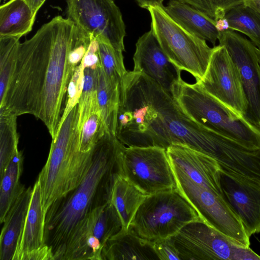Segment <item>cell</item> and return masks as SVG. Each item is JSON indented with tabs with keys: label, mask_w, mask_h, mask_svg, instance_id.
<instances>
[{
	"label": "cell",
	"mask_w": 260,
	"mask_h": 260,
	"mask_svg": "<svg viewBox=\"0 0 260 260\" xmlns=\"http://www.w3.org/2000/svg\"><path fill=\"white\" fill-rule=\"evenodd\" d=\"M75 24L57 16L28 40L20 43L4 107L17 116L31 114L56 138L62 105L76 67L69 60Z\"/></svg>",
	"instance_id": "1"
},
{
	"label": "cell",
	"mask_w": 260,
	"mask_h": 260,
	"mask_svg": "<svg viewBox=\"0 0 260 260\" xmlns=\"http://www.w3.org/2000/svg\"><path fill=\"white\" fill-rule=\"evenodd\" d=\"M213 131L191 119L172 95L141 72H127L119 85L115 136L126 147L186 146L207 154Z\"/></svg>",
	"instance_id": "2"
},
{
	"label": "cell",
	"mask_w": 260,
	"mask_h": 260,
	"mask_svg": "<svg viewBox=\"0 0 260 260\" xmlns=\"http://www.w3.org/2000/svg\"><path fill=\"white\" fill-rule=\"evenodd\" d=\"M125 146L115 135L106 133L92 149L91 166L80 183L47 210L44 243L51 249L53 257L79 221L111 201L115 181L123 177L122 154Z\"/></svg>",
	"instance_id": "3"
},
{
	"label": "cell",
	"mask_w": 260,
	"mask_h": 260,
	"mask_svg": "<svg viewBox=\"0 0 260 260\" xmlns=\"http://www.w3.org/2000/svg\"><path fill=\"white\" fill-rule=\"evenodd\" d=\"M79 120L78 104L65 118L56 138L52 141L47 160L39 175L37 180L45 215L55 201L80 183L91 166L92 149L87 152L80 150Z\"/></svg>",
	"instance_id": "4"
},
{
	"label": "cell",
	"mask_w": 260,
	"mask_h": 260,
	"mask_svg": "<svg viewBox=\"0 0 260 260\" xmlns=\"http://www.w3.org/2000/svg\"><path fill=\"white\" fill-rule=\"evenodd\" d=\"M171 166L177 189L201 219L230 239H240L245 234V228L223 198L220 172L200 164Z\"/></svg>",
	"instance_id": "5"
},
{
	"label": "cell",
	"mask_w": 260,
	"mask_h": 260,
	"mask_svg": "<svg viewBox=\"0 0 260 260\" xmlns=\"http://www.w3.org/2000/svg\"><path fill=\"white\" fill-rule=\"evenodd\" d=\"M171 93L194 121L248 148H260V128L209 93L199 82L188 83L180 75L172 85Z\"/></svg>",
	"instance_id": "6"
},
{
	"label": "cell",
	"mask_w": 260,
	"mask_h": 260,
	"mask_svg": "<svg viewBox=\"0 0 260 260\" xmlns=\"http://www.w3.org/2000/svg\"><path fill=\"white\" fill-rule=\"evenodd\" d=\"M151 29L170 61L181 71L192 75L196 81L204 77L214 50L206 41L177 23L162 6H149Z\"/></svg>",
	"instance_id": "7"
},
{
	"label": "cell",
	"mask_w": 260,
	"mask_h": 260,
	"mask_svg": "<svg viewBox=\"0 0 260 260\" xmlns=\"http://www.w3.org/2000/svg\"><path fill=\"white\" fill-rule=\"evenodd\" d=\"M200 219L196 209L175 189L147 196L128 229L153 241L171 237L187 223Z\"/></svg>",
	"instance_id": "8"
},
{
	"label": "cell",
	"mask_w": 260,
	"mask_h": 260,
	"mask_svg": "<svg viewBox=\"0 0 260 260\" xmlns=\"http://www.w3.org/2000/svg\"><path fill=\"white\" fill-rule=\"evenodd\" d=\"M171 238L180 260H260L249 247L239 244L201 219L187 223Z\"/></svg>",
	"instance_id": "9"
},
{
	"label": "cell",
	"mask_w": 260,
	"mask_h": 260,
	"mask_svg": "<svg viewBox=\"0 0 260 260\" xmlns=\"http://www.w3.org/2000/svg\"><path fill=\"white\" fill-rule=\"evenodd\" d=\"M122 229L121 218L110 201L79 222L53 260H102L108 240Z\"/></svg>",
	"instance_id": "10"
},
{
	"label": "cell",
	"mask_w": 260,
	"mask_h": 260,
	"mask_svg": "<svg viewBox=\"0 0 260 260\" xmlns=\"http://www.w3.org/2000/svg\"><path fill=\"white\" fill-rule=\"evenodd\" d=\"M122 164L123 177L147 196L177 189L165 148L125 146Z\"/></svg>",
	"instance_id": "11"
},
{
	"label": "cell",
	"mask_w": 260,
	"mask_h": 260,
	"mask_svg": "<svg viewBox=\"0 0 260 260\" xmlns=\"http://www.w3.org/2000/svg\"><path fill=\"white\" fill-rule=\"evenodd\" d=\"M67 18L96 38L125 51V26L114 0H66Z\"/></svg>",
	"instance_id": "12"
},
{
	"label": "cell",
	"mask_w": 260,
	"mask_h": 260,
	"mask_svg": "<svg viewBox=\"0 0 260 260\" xmlns=\"http://www.w3.org/2000/svg\"><path fill=\"white\" fill-rule=\"evenodd\" d=\"M198 82L213 96L245 116L248 102L240 73L224 46H214L206 72Z\"/></svg>",
	"instance_id": "13"
},
{
	"label": "cell",
	"mask_w": 260,
	"mask_h": 260,
	"mask_svg": "<svg viewBox=\"0 0 260 260\" xmlns=\"http://www.w3.org/2000/svg\"><path fill=\"white\" fill-rule=\"evenodd\" d=\"M218 41L219 45L225 47L239 70L248 102L244 117L260 128V65L256 47L230 29L219 31Z\"/></svg>",
	"instance_id": "14"
},
{
	"label": "cell",
	"mask_w": 260,
	"mask_h": 260,
	"mask_svg": "<svg viewBox=\"0 0 260 260\" xmlns=\"http://www.w3.org/2000/svg\"><path fill=\"white\" fill-rule=\"evenodd\" d=\"M220 166L223 199L241 219L249 237L260 233V179Z\"/></svg>",
	"instance_id": "15"
},
{
	"label": "cell",
	"mask_w": 260,
	"mask_h": 260,
	"mask_svg": "<svg viewBox=\"0 0 260 260\" xmlns=\"http://www.w3.org/2000/svg\"><path fill=\"white\" fill-rule=\"evenodd\" d=\"M133 60V71L145 74L172 94V85L181 71L170 61L151 29L137 40Z\"/></svg>",
	"instance_id": "16"
},
{
	"label": "cell",
	"mask_w": 260,
	"mask_h": 260,
	"mask_svg": "<svg viewBox=\"0 0 260 260\" xmlns=\"http://www.w3.org/2000/svg\"><path fill=\"white\" fill-rule=\"evenodd\" d=\"M153 242L133 231L122 230L110 238L102 251V260H158Z\"/></svg>",
	"instance_id": "17"
},
{
	"label": "cell",
	"mask_w": 260,
	"mask_h": 260,
	"mask_svg": "<svg viewBox=\"0 0 260 260\" xmlns=\"http://www.w3.org/2000/svg\"><path fill=\"white\" fill-rule=\"evenodd\" d=\"M45 215L43 210L39 182L33 187L27 215L13 260H21L26 254L44 247Z\"/></svg>",
	"instance_id": "18"
},
{
	"label": "cell",
	"mask_w": 260,
	"mask_h": 260,
	"mask_svg": "<svg viewBox=\"0 0 260 260\" xmlns=\"http://www.w3.org/2000/svg\"><path fill=\"white\" fill-rule=\"evenodd\" d=\"M32 188H24L7 212L0 236V259L13 260L31 200Z\"/></svg>",
	"instance_id": "19"
},
{
	"label": "cell",
	"mask_w": 260,
	"mask_h": 260,
	"mask_svg": "<svg viewBox=\"0 0 260 260\" xmlns=\"http://www.w3.org/2000/svg\"><path fill=\"white\" fill-rule=\"evenodd\" d=\"M164 9L172 19L186 30L215 46L219 31L214 20L180 0H170Z\"/></svg>",
	"instance_id": "20"
},
{
	"label": "cell",
	"mask_w": 260,
	"mask_h": 260,
	"mask_svg": "<svg viewBox=\"0 0 260 260\" xmlns=\"http://www.w3.org/2000/svg\"><path fill=\"white\" fill-rule=\"evenodd\" d=\"M35 16L24 0H10L0 6V38H20L32 29Z\"/></svg>",
	"instance_id": "21"
},
{
	"label": "cell",
	"mask_w": 260,
	"mask_h": 260,
	"mask_svg": "<svg viewBox=\"0 0 260 260\" xmlns=\"http://www.w3.org/2000/svg\"><path fill=\"white\" fill-rule=\"evenodd\" d=\"M119 84L111 82L102 65L97 68L96 93L99 109L107 132L115 136L119 105Z\"/></svg>",
	"instance_id": "22"
},
{
	"label": "cell",
	"mask_w": 260,
	"mask_h": 260,
	"mask_svg": "<svg viewBox=\"0 0 260 260\" xmlns=\"http://www.w3.org/2000/svg\"><path fill=\"white\" fill-rule=\"evenodd\" d=\"M147 196L124 177L116 180L111 201L121 218L123 230L128 229L137 210Z\"/></svg>",
	"instance_id": "23"
},
{
	"label": "cell",
	"mask_w": 260,
	"mask_h": 260,
	"mask_svg": "<svg viewBox=\"0 0 260 260\" xmlns=\"http://www.w3.org/2000/svg\"><path fill=\"white\" fill-rule=\"evenodd\" d=\"M23 156L18 151L13 156L0 177V221L3 223L5 217L12 204L25 188L20 182L23 170Z\"/></svg>",
	"instance_id": "24"
},
{
	"label": "cell",
	"mask_w": 260,
	"mask_h": 260,
	"mask_svg": "<svg viewBox=\"0 0 260 260\" xmlns=\"http://www.w3.org/2000/svg\"><path fill=\"white\" fill-rule=\"evenodd\" d=\"M227 28L242 32L260 49V14L241 4L226 13L224 18Z\"/></svg>",
	"instance_id": "25"
},
{
	"label": "cell",
	"mask_w": 260,
	"mask_h": 260,
	"mask_svg": "<svg viewBox=\"0 0 260 260\" xmlns=\"http://www.w3.org/2000/svg\"><path fill=\"white\" fill-rule=\"evenodd\" d=\"M17 117L6 108H0V177L19 151Z\"/></svg>",
	"instance_id": "26"
},
{
	"label": "cell",
	"mask_w": 260,
	"mask_h": 260,
	"mask_svg": "<svg viewBox=\"0 0 260 260\" xmlns=\"http://www.w3.org/2000/svg\"><path fill=\"white\" fill-rule=\"evenodd\" d=\"M96 39L103 70L109 80L119 84L127 72L124 64L123 52L115 48L109 43Z\"/></svg>",
	"instance_id": "27"
},
{
	"label": "cell",
	"mask_w": 260,
	"mask_h": 260,
	"mask_svg": "<svg viewBox=\"0 0 260 260\" xmlns=\"http://www.w3.org/2000/svg\"><path fill=\"white\" fill-rule=\"evenodd\" d=\"M19 39L14 37L0 38V101L5 96L14 69Z\"/></svg>",
	"instance_id": "28"
},
{
	"label": "cell",
	"mask_w": 260,
	"mask_h": 260,
	"mask_svg": "<svg viewBox=\"0 0 260 260\" xmlns=\"http://www.w3.org/2000/svg\"><path fill=\"white\" fill-rule=\"evenodd\" d=\"M98 67L84 68L83 87L78 103L79 109V127L80 131L83 124L89 116L92 108L98 105L96 93Z\"/></svg>",
	"instance_id": "29"
},
{
	"label": "cell",
	"mask_w": 260,
	"mask_h": 260,
	"mask_svg": "<svg viewBox=\"0 0 260 260\" xmlns=\"http://www.w3.org/2000/svg\"><path fill=\"white\" fill-rule=\"evenodd\" d=\"M107 132L99 105L93 107L81 131L80 150L82 152L91 150Z\"/></svg>",
	"instance_id": "30"
},
{
	"label": "cell",
	"mask_w": 260,
	"mask_h": 260,
	"mask_svg": "<svg viewBox=\"0 0 260 260\" xmlns=\"http://www.w3.org/2000/svg\"><path fill=\"white\" fill-rule=\"evenodd\" d=\"M197 9L215 22L224 19L234 8L243 4L244 0H180Z\"/></svg>",
	"instance_id": "31"
},
{
	"label": "cell",
	"mask_w": 260,
	"mask_h": 260,
	"mask_svg": "<svg viewBox=\"0 0 260 260\" xmlns=\"http://www.w3.org/2000/svg\"><path fill=\"white\" fill-rule=\"evenodd\" d=\"M84 78V67L81 61L76 67L68 85L65 107L62 114L59 128L70 111L79 103L83 89Z\"/></svg>",
	"instance_id": "32"
},
{
	"label": "cell",
	"mask_w": 260,
	"mask_h": 260,
	"mask_svg": "<svg viewBox=\"0 0 260 260\" xmlns=\"http://www.w3.org/2000/svg\"><path fill=\"white\" fill-rule=\"evenodd\" d=\"M155 252L159 260H180L171 237L153 241Z\"/></svg>",
	"instance_id": "33"
},
{
	"label": "cell",
	"mask_w": 260,
	"mask_h": 260,
	"mask_svg": "<svg viewBox=\"0 0 260 260\" xmlns=\"http://www.w3.org/2000/svg\"><path fill=\"white\" fill-rule=\"evenodd\" d=\"M30 8L34 15L36 16L40 8L44 4L46 0H24Z\"/></svg>",
	"instance_id": "34"
},
{
	"label": "cell",
	"mask_w": 260,
	"mask_h": 260,
	"mask_svg": "<svg viewBox=\"0 0 260 260\" xmlns=\"http://www.w3.org/2000/svg\"><path fill=\"white\" fill-rule=\"evenodd\" d=\"M243 4L260 14V0H244Z\"/></svg>",
	"instance_id": "35"
},
{
	"label": "cell",
	"mask_w": 260,
	"mask_h": 260,
	"mask_svg": "<svg viewBox=\"0 0 260 260\" xmlns=\"http://www.w3.org/2000/svg\"><path fill=\"white\" fill-rule=\"evenodd\" d=\"M139 6L142 8L147 9L149 6L148 0H136Z\"/></svg>",
	"instance_id": "36"
},
{
	"label": "cell",
	"mask_w": 260,
	"mask_h": 260,
	"mask_svg": "<svg viewBox=\"0 0 260 260\" xmlns=\"http://www.w3.org/2000/svg\"><path fill=\"white\" fill-rule=\"evenodd\" d=\"M164 0H148L149 6H162Z\"/></svg>",
	"instance_id": "37"
},
{
	"label": "cell",
	"mask_w": 260,
	"mask_h": 260,
	"mask_svg": "<svg viewBox=\"0 0 260 260\" xmlns=\"http://www.w3.org/2000/svg\"><path fill=\"white\" fill-rule=\"evenodd\" d=\"M255 51H256V56L257 57L258 61L260 65V49H259L256 47Z\"/></svg>",
	"instance_id": "38"
},
{
	"label": "cell",
	"mask_w": 260,
	"mask_h": 260,
	"mask_svg": "<svg viewBox=\"0 0 260 260\" xmlns=\"http://www.w3.org/2000/svg\"><path fill=\"white\" fill-rule=\"evenodd\" d=\"M0 1H1L2 0H0Z\"/></svg>",
	"instance_id": "39"
}]
</instances>
